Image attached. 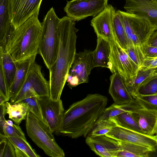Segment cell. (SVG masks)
I'll return each mask as SVG.
<instances>
[{
    "label": "cell",
    "instance_id": "obj_3",
    "mask_svg": "<svg viewBox=\"0 0 157 157\" xmlns=\"http://www.w3.org/2000/svg\"><path fill=\"white\" fill-rule=\"evenodd\" d=\"M36 13L15 29L12 25L6 39L5 48L15 62H18L38 53L42 25Z\"/></svg>",
    "mask_w": 157,
    "mask_h": 157
},
{
    "label": "cell",
    "instance_id": "obj_30",
    "mask_svg": "<svg viewBox=\"0 0 157 157\" xmlns=\"http://www.w3.org/2000/svg\"><path fill=\"white\" fill-rule=\"evenodd\" d=\"M134 99L142 107L157 112V93L148 95L138 94Z\"/></svg>",
    "mask_w": 157,
    "mask_h": 157
},
{
    "label": "cell",
    "instance_id": "obj_39",
    "mask_svg": "<svg viewBox=\"0 0 157 157\" xmlns=\"http://www.w3.org/2000/svg\"><path fill=\"white\" fill-rule=\"evenodd\" d=\"M145 56L146 57L151 58L157 57V47L148 45Z\"/></svg>",
    "mask_w": 157,
    "mask_h": 157
},
{
    "label": "cell",
    "instance_id": "obj_12",
    "mask_svg": "<svg viewBox=\"0 0 157 157\" xmlns=\"http://www.w3.org/2000/svg\"><path fill=\"white\" fill-rule=\"evenodd\" d=\"M105 136L119 141H123L139 145L149 149L152 152L157 149V135L149 136L116 126Z\"/></svg>",
    "mask_w": 157,
    "mask_h": 157
},
{
    "label": "cell",
    "instance_id": "obj_20",
    "mask_svg": "<svg viewBox=\"0 0 157 157\" xmlns=\"http://www.w3.org/2000/svg\"><path fill=\"white\" fill-rule=\"evenodd\" d=\"M110 52V47L109 42L101 37H97V46L93 51L94 68L101 67L109 69Z\"/></svg>",
    "mask_w": 157,
    "mask_h": 157
},
{
    "label": "cell",
    "instance_id": "obj_6",
    "mask_svg": "<svg viewBox=\"0 0 157 157\" xmlns=\"http://www.w3.org/2000/svg\"><path fill=\"white\" fill-rule=\"evenodd\" d=\"M25 121L26 131L33 142L46 155L52 157H64L65 153L56 142L49 128L29 111Z\"/></svg>",
    "mask_w": 157,
    "mask_h": 157
},
{
    "label": "cell",
    "instance_id": "obj_34",
    "mask_svg": "<svg viewBox=\"0 0 157 157\" xmlns=\"http://www.w3.org/2000/svg\"><path fill=\"white\" fill-rule=\"evenodd\" d=\"M130 59L137 65L140 67L144 59L140 55L135 48L132 46H128L124 50Z\"/></svg>",
    "mask_w": 157,
    "mask_h": 157
},
{
    "label": "cell",
    "instance_id": "obj_11",
    "mask_svg": "<svg viewBox=\"0 0 157 157\" xmlns=\"http://www.w3.org/2000/svg\"><path fill=\"white\" fill-rule=\"evenodd\" d=\"M38 101L45 124L52 133L60 127L64 112L61 99L54 101L49 97H38Z\"/></svg>",
    "mask_w": 157,
    "mask_h": 157
},
{
    "label": "cell",
    "instance_id": "obj_18",
    "mask_svg": "<svg viewBox=\"0 0 157 157\" xmlns=\"http://www.w3.org/2000/svg\"><path fill=\"white\" fill-rule=\"evenodd\" d=\"M109 79V92L114 103L123 105L131 102L135 100L129 92L122 77L118 72L112 73Z\"/></svg>",
    "mask_w": 157,
    "mask_h": 157
},
{
    "label": "cell",
    "instance_id": "obj_22",
    "mask_svg": "<svg viewBox=\"0 0 157 157\" xmlns=\"http://www.w3.org/2000/svg\"><path fill=\"white\" fill-rule=\"evenodd\" d=\"M10 0H0V46H5L12 24L10 15Z\"/></svg>",
    "mask_w": 157,
    "mask_h": 157
},
{
    "label": "cell",
    "instance_id": "obj_33",
    "mask_svg": "<svg viewBox=\"0 0 157 157\" xmlns=\"http://www.w3.org/2000/svg\"><path fill=\"white\" fill-rule=\"evenodd\" d=\"M157 93V76H154L146 85L140 88L139 94L148 95Z\"/></svg>",
    "mask_w": 157,
    "mask_h": 157
},
{
    "label": "cell",
    "instance_id": "obj_4",
    "mask_svg": "<svg viewBox=\"0 0 157 157\" xmlns=\"http://www.w3.org/2000/svg\"><path fill=\"white\" fill-rule=\"evenodd\" d=\"M128 42V46L133 47L144 59L146 57L149 39L155 30L147 18L118 10Z\"/></svg>",
    "mask_w": 157,
    "mask_h": 157
},
{
    "label": "cell",
    "instance_id": "obj_32",
    "mask_svg": "<svg viewBox=\"0 0 157 157\" xmlns=\"http://www.w3.org/2000/svg\"><path fill=\"white\" fill-rule=\"evenodd\" d=\"M3 133L6 137H18L27 140L20 127L15 124L13 126H10L8 125L6 122L3 126Z\"/></svg>",
    "mask_w": 157,
    "mask_h": 157
},
{
    "label": "cell",
    "instance_id": "obj_26",
    "mask_svg": "<svg viewBox=\"0 0 157 157\" xmlns=\"http://www.w3.org/2000/svg\"><path fill=\"white\" fill-rule=\"evenodd\" d=\"M153 77L151 69L140 67L132 86L128 89L134 98L138 94L140 88L147 83Z\"/></svg>",
    "mask_w": 157,
    "mask_h": 157
},
{
    "label": "cell",
    "instance_id": "obj_9",
    "mask_svg": "<svg viewBox=\"0 0 157 157\" xmlns=\"http://www.w3.org/2000/svg\"><path fill=\"white\" fill-rule=\"evenodd\" d=\"M93 55V51L86 49L76 52L67 80L70 88L88 82L89 76L94 68Z\"/></svg>",
    "mask_w": 157,
    "mask_h": 157
},
{
    "label": "cell",
    "instance_id": "obj_10",
    "mask_svg": "<svg viewBox=\"0 0 157 157\" xmlns=\"http://www.w3.org/2000/svg\"><path fill=\"white\" fill-rule=\"evenodd\" d=\"M108 0H71L64 8L67 16L79 21L97 16L108 5Z\"/></svg>",
    "mask_w": 157,
    "mask_h": 157
},
{
    "label": "cell",
    "instance_id": "obj_2",
    "mask_svg": "<svg viewBox=\"0 0 157 157\" xmlns=\"http://www.w3.org/2000/svg\"><path fill=\"white\" fill-rule=\"evenodd\" d=\"M76 21L68 16L60 18L58 24L59 45L56 59L49 71L50 98L54 101L60 99L70 69L76 53L78 29Z\"/></svg>",
    "mask_w": 157,
    "mask_h": 157
},
{
    "label": "cell",
    "instance_id": "obj_25",
    "mask_svg": "<svg viewBox=\"0 0 157 157\" xmlns=\"http://www.w3.org/2000/svg\"><path fill=\"white\" fill-rule=\"evenodd\" d=\"M113 27L115 40L123 49H126L128 45V40L118 10H116L114 13Z\"/></svg>",
    "mask_w": 157,
    "mask_h": 157
},
{
    "label": "cell",
    "instance_id": "obj_19",
    "mask_svg": "<svg viewBox=\"0 0 157 157\" xmlns=\"http://www.w3.org/2000/svg\"><path fill=\"white\" fill-rule=\"evenodd\" d=\"M36 56H33L20 62H15L16 71L10 90V99L14 97L22 87L26 80L30 67L35 61Z\"/></svg>",
    "mask_w": 157,
    "mask_h": 157
},
{
    "label": "cell",
    "instance_id": "obj_28",
    "mask_svg": "<svg viewBox=\"0 0 157 157\" xmlns=\"http://www.w3.org/2000/svg\"><path fill=\"white\" fill-rule=\"evenodd\" d=\"M116 126V124L111 118L101 120L95 125L88 136L94 137L105 135L113 127Z\"/></svg>",
    "mask_w": 157,
    "mask_h": 157
},
{
    "label": "cell",
    "instance_id": "obj_36",
    "mask_svg": "<svg viewBox=\"0 0 157 157\" xmlns=\"http://www.w3.org/2000/svg\"><path fill=\"white\" fill-rule=\"evenodd\" d=\"M140 67L150 69L157 67V57L153 58L146 57Z\"/></svg>",
    "mask_w": 157,
    "mask_h": 157
},
{
    "label": "cell",
    "instance_id": "obj_44",
    "mask_svg": "<svg viewBox=\"0 0 157 157\" xmlns=\"http://www.w3.org/2000/svg\"><path fill=\"white\" fill-rule=\"evenodd\" d=\"M152 74L153 76H157V67L151 69Z\"/></svg>",
    "mask_w": 157,
    "mask_h": 157
},
{
    "label": "cell",
    "instance_id": "obj_8",
    "mask_svg": "<svg viewBox=\"0 0 157 157\" xmlns=\"http://www.w3.org/2000/svg\"><path fill=\"white\" fill-rule=\"evenodd\" d=\"M41 66L35 61L32 64L25 81L18 93L10 99V103L16 104L29 97H50V83L44 77Z\"/></svg>",
    "mask_w": 157,
    "mask_h": 157
},
{
    "label": "cell",
    "instance_id": "obj_35",
    "mask_svg": "<svg viewBox=\"0 0 157 157\" xmlns=\"http://www.w3.org/2000/svg\"><path fill=\"white\" fill-rule=\"evenodd\" d=\"M0 94L5 97L8 101L10 99L6 84V80L2 66L0 62Z\"/></svg>",
    "mask_w": 157,
    "mask_h": 157
},
{
    "label": "cell",
    "instance_id": "obj_14",
    "mask_svg": "<svg viewBox=\"0 0 157 157\" xmlns=\"http://www.w3.org/2000/svg\"><path fill=\"white\" fill-rule=\"evenodd\" d=\"M130 113L143 133L149 136L157 135V112L144 108L135 100L132 102Z\"/></svg>",
    "mask_w": 157,
    "mask_h": 157
},
{
    "label": "cell",
    "instance_id": "obj_37",
    "mask_svg": "<svg viewBox=\"0 0 157 157\" xmlns=\"http://www.w3.org/2000/svg\"><path fill=\"white\" fill-rule=\"evenodd\" d=\"M2 157H16L14 147L8 139Z\"/></svg>",
    "mask_w": 157,
    "mask_h": 157
},
{
    "label": "cell",
    "instance_id": "obj_42",
    "mask_svg": "<svg viewBox=\"0 0 157 157\" xmlns=\"http://www.w3.org/2000/svg\"><path fill=\"white\" fill-rule=\"evenodd\" d=\"M7 138L0 141V157H2L5 148L6 146Z\"/></svg>",
    "mask_w": 157,
    "mask_h": 157
},
{
    "label": "cell",
    "instance_id": "obj_23",
    "mask_svg": "<svg viewBox=\"0 0 157 157\" xmlns=\"http://www.w3.org/2000/svg\"><path fill=\"white\" fill-rule=\"evenodd\" d=\"M119 141L120 150L117 157H148L152 152L148 148L139 145Z\"/></svg>",
    "mask_w": 157,
    "mask_h": 157
},
{
    "label": "cell",
    "instance_id": "obj_1",
    "mask_svg": "<svg viewBox=\"0 0 157 157\" xmlns=\"http://www.w3.org/2000/svg\"><path fill=\"white\" fill-rule=\"evenodd\" d=\"M108 99L98 94H90L65 110L61 124L54 134L76 139L88 135L107 105Z\"/></svg>",
    "mask_w": 157,
    "mask_h": 157
},
{
    "label": "cell",
    "instance_id": "obj_31",
    "mask_svg": "<svg viewBox=\"0 0 157 157\" xmlns=\"http://www.w3.org/2000/svg\"><path fill=\"white\" fill-rule=\"evenodd\" d=\"M38 97L35 96L30 97L20 102L25 103L27 105L29 111L45 124L38 101Z\"/></svg>",
    "mask_w": 157,
    "mask_h": 157
},
{
    "label": "cell",
    "instance_id": "obj_38",
    "mask_svg": "<svg viewBox=\"0 0 157 157\" xmlns=\"http://www.w3.org/2000/svg\"><path fill=\"white\" fill-rule=\"evenodd\" d=\"M6 113V107L4 103L0 105V134L3 135V128L6 120L5 118Z\"/></svg>",
    "mask_w": 157,
    "mask_h": 157
},
{
    "label": "cell",
    "instance_id": "obj_13",
    "mask_svg": "<svg viewBox=\"0 0 157 157\" xmlns=\"http://www.w3.org/2000/svg\"><path fill=\"white\" fill-rule=\"evenodd\" d=\"M42 0H10V15L15 29L34 14L39 13Z\"/></svg>",
    "mask_w": 157,
    "mask_h": 157
},
{
    "label": "cell",
    "instance_id": "obj_5",
    "mask_svg": "<svg viewBox=\"0 0 157 157\" xmlns=\"http://www.w3.org/2000/svg\"><path fill=\"white\" fill-rule=\"evenodd\" d=\"M59 19L51 8L42 23V31L38 54L42 58L49 70L56 60L59 45L58 24Z\"/></svg>",
    "mask_w": 157,
    "mask_h": 157
},
{
    "label": "cell",
    "instance_id": "obj_43",
    "mask_svg": "<svg viewBox=\"0 0 157 157\" xmlns=\"http://www.w3.org/2000/svg\"><path fill=\"white\" fill-rule=\"evenodd\" d=\"M6 101H8L7 99L3 95L0 94V105L5 103Z\"/></svg>",
    "mask_w": 157,
    "mask_h": 157
},
{
    "label": "cell",
    "instance_id": "obj_40",
    "mask_svg": "<svg viewBox=\"0 0 157 157\" xmlns=\"http://www.w3.org/2000/svg\"><path fill=\"white\" fill-rule=\"evenodd\" d=\"M148 45L157 47V30L155 31L150 36L148 40Z\"/></svg>",
    "mask_w": 157,
    "mask_h": 157
},
{
    "label": "cell",
    "instance_id": "obj_16",
    "mask_svg": "<svg viewBox=\"0 0 157 157\" xmlns=\"http://www.w3.org/2000/svg\"><path fill=\"white\" fill-rule=\"evenodd\" d=\"M126 12L147 19L157 30L156 0H125Z\"/></svg>",
    "mask_w": 157,
    "mask_h": 157
},
{
    "label": "cell",
    "instance_id": "obj_41",
    "mask_svg": "<svg viewBox=\"0 0 157 157\" xmlns=\"http://www.w3.org/2000/svg\"><path fill=\"white\" fill-rule=\"evenodd\" d=\"M16 157H28L22 151L14 146Z\"/></svg>",
    "mask_w": 157,
    "mask_h": 157
},
{
    "label": "cell",
    "instance_id": "obj_45",
    "mask_svg": "<svg viewBox=\"0 0 157 157\" xmlns=\"http://www.w3.org/2000/svg\"><path fill=\"white\" fill-rule=\"evenodd\" d=\"M13 121L10 120H6V124L9 125L13 126L14 124L13 122Z\"/></svg>",
    "mask_w": 157,
    "mask_h": 157
},
{
    "label": "cell",
    "instance_id": "obj_47",
    "mask_svg": "<svg viewBox=\"0 0 157 157\" xmlns=\"http://www.w3.org/2000/svg\"></svg>",
    "mask_w": 157,
    "mask_h": 157
},
{
    "label": "cell",
    "instance_id": "obj_17",
    "mask_svg": "<svg viewBox=\"0 0 157 157\" xmlns=\"http://www.w3.org/2000/svg\"><path fill=\"white\" fill-rule=\"evenodd\" d=\"M86 143L91 150L101 157H117L120 150L119 141L105 135L87 136Z\"/></svg>",
    "mask_w": 157,
    "mask_h": 157
},
{
    "label": "cell",
    "instance_id": "obj_7",
    "mask_svg": "<svg viewBox=\"0 0 157 157\" xmlns=\"http://www.w3.org/2000/svg\"><path fill=\"white\" fill-rule=\"evenodd\" d=\"M109 42L110 47L109 69L112 73L117 72L121 75L128 89L132 86L140 67L130 59L115 38Z\"/></svg>",
    "mask_w": 157,
    "mask_h": 157
},
{
    "label": "cell",
    "instance_id": "obj_15",
    "mask_svg": "<svg viewBox=\"0 0 157 157\" xmlns=\"http://www.w3.org/2000/svg\"><path fill=\"white\" fill-rule=\"evenodd\" d=\"M116 10L112 5L109 4L90 21L97 37L108 42L115 39L113 27V18Z\"/></svg>",
    "mask_w": 157,
    "mask_h": 157
},
{
    "label": "cell",
    "instance_id": "obj_21",
    "mask_svg": "<svg viewBox=\"0 0 157 157\" xmlns=\"http://www.w3.org/2000/svg\"><path fill=\"white\" fill-rule=\"evenodd\" d=\"M0 62L2 66L7 87L10 95V89L16 73V64L5 47L2 46H0Z\"/></svg>",
    "mask_w": 157,
    "mask_h": 157
},
{
    "label": "cell",
    "instance_id": "obj_27",
    "mask_svg": "<svg viewBox=\"0 0 157 157\" xmlns=\"http://www.w3.org/2000/svg\"><path fill=\"white\" fill-rule=\"evenodd\" d=\"M110 118L115 123L117 126L143 134L130 112H124Z\"/></svg>",
    "mask_w": 157,
    "mask_h": 157
},
{
    "label": "cell",
    "instance_id": "obj_24",
    "mask_svg": "<svg viewBox=\"0 0 157 157\" xmlns=\"http://www.w3.org/2000/svg\"><path fill=\"white\" fill-rule=\"evenodd\" d=\"M4 105L6 107V114H8L9 118L15 124L19 125L23 120H26L29 110L25 103L20 101L12 104L6 101Z\"/></svg>",
    "mask_w": 157,
    "mask_h": 157
},
{
    "label": "cell",
    "instance_id": "obj_29",
    "mask_svg": "<svg viewBox=\"0 0 157 157\" xmlns=\"http://www.w3.org/2000/svg\"><path fill=\"white\" fill-rule=\"evenodd\" d=\"M7 138L14 146L24 152L28 157L40 156L32 148L27 140L18 137H9Z\"/></svg>",
    "mask_w": 157,
    "mask_h": 157
},
{
    "label": "cell",
    "instance_id": "obj_46",
    "mask_svg": "<svg viewBox=\"0 0 157 157\" xmlns=\"http://www.w3.org/2000/svg\"><path fill=\"white\" fill-rule=\"evenodd\" d=\"M157 1V0H156Z\"/></svg>",
    "mask_w": 157,
    "mask_h": 157
}]
</instances>
